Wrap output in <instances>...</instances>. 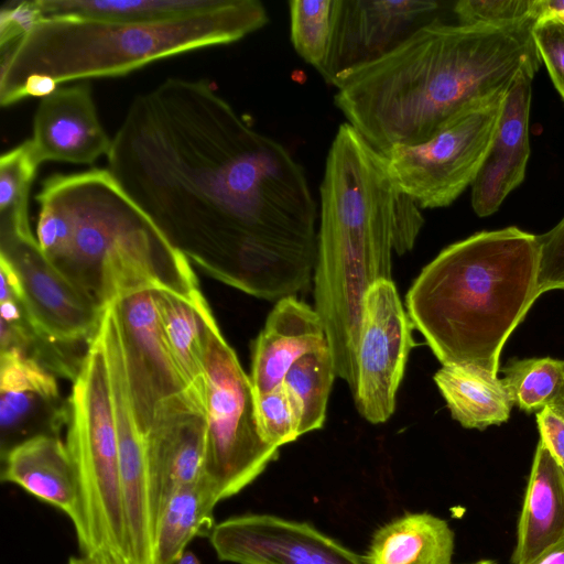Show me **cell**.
<instances>
[{
    "instance_id": "cell-26",
    "label": "cell",
    "mask_w": 564,
    "mask_h": 564,
    "mask_svg": "<svg viewBox=\"0 0 564 564\" xmlns=\"http://www.w3.org/2000/svg\"><path fill=\"white\" fill-rule=\"evenodd\" d=\"M454 532L431 513H406L379 528L366 564H452Z\"/></svg>"
},
{
    "instance_id": "cell-9",
    "label": "cell",
    "mask_w": 564,
    "mask_h": 564,
    "mask_svg": "<svg viewBox=\"0 0 564 564\" xmlns=\"http://www.w3.org/2000/svg\"><path fill=\"white\" fill-rule=\"evenodd\" d=\"M506 94L466 110L425 142L393 147L386 159L399 189L421 209L454 203L485 161Z\"/></svg>"
},
{
    "instance_id": "cell-35",
    "label": "cell",
    "mask_w": 564,
    "mask_h": 564,
    "mask_svg": "<svg viewBox=\"0 0 564 564\" xmlns=\"http://www.w3.org/2000/svg\"><path fill=\"white\" fill-rule=\"evenodd\" d=\"M533 37L541 61L564 101V23L553 17L540 18Z\"/></svg>"
},
{
    "instance_id": "cell-21",
    "label": "cell",
    "mask_w": 564,
    "mask_h": 564,
    "mask_svg": "<svg viewBox=\"0 0 564 564\" xmlns=\"http://www.w3.org/2000/svg\"><path fill=\"white\" fill-rule=\"evenodd\" d=\"M2 482H11L64 512L74 528L80 519L78 480L68 448L59 436L42 435L1 455Z\"/></svg>"
},
{
    "instance_id": "cell-22",
    "label": "cell",
    "mask_w": 564,
    "mask_h": 564,
    "mask_svg": "<svg viewBox=\"0 0 564 564\" xmlns=\"http://www.w3.org/2000/svg\"><path fill=\"white\" fill-rule=\"evenodd\" d=\"M564 540V469L538 442L518 521L512 564H530Z\"/></svg>"
},
{
    "instance_id": "cell-29",
    "label": "cell",
    "mask_w": 564,
    "mask_h": 564,
    "mask_svg": "<svg viewBox=\"0 0 564 564\" xmlns=\"http://www.w3.org/2000/svg\"><path fill=\"white\" fill-rule=\"evenodd\" d=\"M329 346L299 359L286 372L282 384L299 425V435L323 427L334 379Z\"/></svg>"
},
{
    "instance_id": "cell-46",
    "label": "cell",
    "mask_w": 564,
    "mask_h": 564,
    "mask_svg": "<svg viewBox=\"0 0 564 564\" xmlns=\"http://www.w3.org/2000/svg\"><path fill=\"white\" fill-rule=\"evenodd\" d=\"M564 469V468H563Z\"/></svg>"
},
{
    "instance_id": "cell-16",
    "label": "cell",
    "mask_w": 564,
    "mask_h": 564,
    "mask_svg": "<svg viewBox=\"0 0 564 564\" xmlns=\"http://www.w3.org/2000/svg\"><path fill=\"white\" fill-rule=\"evenodd\" d=\"M205 402L186 393L162 405L144 436L154 525L172 495L204 477Z\"/></svg>"
},
{
    "instance_id": "cell-40",
    "label": "cell",
    "mask_w": 564,
    "mask_h": 564,
    "mask_svg": "<svg viewBox=\"0 0 564 564\" xmlns=\"http://www.w3.org/2000/svg\"><path fill=\"white\" fill-rule=\"evenodd\" d=\"M530 564H564V540L544 552Z\"/></svg>"
},
{
    "instance_id": "cell-39",
    "label": "cell",
    "mask_w": 564,
    "mask_h": 564,
    "mask_svg": "<svg viewBox=\"0 0 564 564\" xmlns=\"http://www.w3.org/2000/svg\"><path fill=\"white\" fill-rule=\"evenodd\" d=\"M539 19L553 17L564 23V0H538Z\"/></svg>"
},
{
    "instance_id": "cell-44",
    "label": "cell",
    "mask_w": 564,
    "mask_h": 564,
    "mask_svg": "<svg viewBox=\"0 0 564 564\" xmlns=\"http://www.w3.org/2000/svg\"><path fill=\"white\" fill-rule=\"evenodd\" d=\"M485 564H497V563L491 560H485Z\"/></svg>"
},
{
    "instance_id": "cell-7",
    "label": "cell",
    "mask_w": 564,
    "mask_h": 564,
    "mask_svg": "<svg viewBox=\"0 0 564 564\" xmlns=\"http://www.w3.org/2000/svg\"><path fill=\"white\" fill-rule=\"evenodd\" d=\"M68 402L66 446L79 488L80 519L75 528L79 549L99 564H128L113 401L98 332Z\"/></svg>"
},
{
    "instance_id": "cell-28",
    "label": "cell",
    "mask_w": 564,
    "mask_h": 564,
    "mask_svg": "<svg viewBox=\"0 0 564 564\" xmlns=\"http://www.w3.org/2000/svg\"><path fill=\"white\" fill-rule=\"evenodd\" d=\"M224 0H36L44 17L75 15L117 22H159L209 11Z\"/></svg>"
},
{
    "instance_id": "cell-45",
    "label": "cell",
    "mask_w": 564,
    "mask_h": 564,
    "mask_svg": "<svg viewBox=\"0 0 564 564\" xmlns=\"http://www.w3.org/2000/svg\"><path fill=\"white\" fill-rule=\"evenodd\" d=\"M469 564H485V560L478 561V562H475V563H469Z\"/></svg>"
},
{
    "instance_id": "cell-15",
    "label": "cell",
    "mask_w": 564,
    "mask_h": 564,
    "mask_svg": "<svg viewBox=\"0 0 564 564\" xmlns=\"http://www.w3.org/2000/svg\"><path fill=\"white\" fill-rule=\"evenodd\" d=\"M118 438L120 484L126 519L127 563L155 564V533L144 436L133 412L126 361L119 339L104 345Z\"/></svg>"
},
{
    "instance_id": "cell-27",
    "label": "cell",
    "mask_w": 564,
    "mask_h": 564,
    "mask_svg": "<svg viewBox=\"0 0 564 564\" xmlns=\"http://www.w3.org/2000/svg\"><path fill=\"white\" fill-rule=\"evenodd\" d=\"M217 503L204 477L176 490L156 523L155 564H175L194 538H208L216 525L214 508Z\"/></svg>"
},
{
    "instance_id": "cell-42",
    "label": "cell",
    "mask_w": 564,
    "mask_h": 564,
    "mask_svg": "<svg viewBox=\"0 0 564 564\" xmlns=\"http://www.w3.org/2000/svg\"><path fill=\"white\" fill-rule=\"evenodd\" d=\"M175 564H202L199 558L192 551H185Z\"/></svg>"
},
{
    "instance_id": "cell-20",
    "label": "cell",
    "mask_w": 564,
    "mask_h": 564,
    "mask_svg": "<svg viewBox=\"0 0 564 564\" xmlns=\"http://www.w3.org/2000/svg\"><path fill=\"white\" fill-rule=\"evenodd\" d=\"M325 346V327L314 307L295 296L276 301L252 345L249 377L254 394L273 390L299 359Z\"/></svg>"
},
{
    "instance_id": "cell-6",
    "label": "cell",
    "mask_w": 564,
    "mask_h": 564,
    "mask_svg": "<svg viewBox=\"0 0 564 564\" xmlns=\"http://www.w3.org/2000/svg\"><path fill=\"white\" fill-rule=\"evenodd\" d=\"M268 21L258 0H224L209 11L159 22L43 17L1 48L0 104H15L31 75L48 76L57 85L122 76L162 58L234 43Z\"/></svg>"
},
{
    "instance_id": "cell-38",
    "label": "cell",
    "mask_w": 564,
    "mask_h": 564,
    "mask_svg": "<svg viewBox=\"0 0 564 564\" xmlns=\"http://www.w3.org/2000/svg\"><path fill=\"white\" fill-rule=\"evenodd\" d=\"M57 86L56 82L48 76L31 75L19 90L15 101L18 102L29 97L45 98L53 94L58 88Z\"/></svg>"
},
{
    "instance_id": "cell-8",
    "label": "cell",
    "mask_w": 564,
    "mask_h": 564,
    "mask_svg": "<svg viewBox=\"0 0 564 564\" xmlns=\"http://www.w3.org/2000/svg\"><path fill=\"white\" fill-rule=\"evenodd\" d=\"M206 438L204 479L219 501L251 484L279 456L261 437L256 394L217 323L204 355Z\"/></svg>"
},
{
    "instance_id": "cell-23",
    "label": "cell",
    "mask_w": 564,
    "mask_h": 564,
    "mask_svg": "<svg viewBox=\"0 0 564 564\" xmlns=\"http://www.w3.org/2000/svg\"><path fill=\"white\" fill-rule=\"evenodd\" d=\"M0 312L1 351H17L55 377L76 380L88 347L62 341L42 328L30 314L19 280L12 274H1Z\"/></svg>"
},
{
    "instance_id": "cell-18",
    "label": "cell",
    "mask_w": 564,
    "mask_h": 564,
    "mask_svg": "<svg viewBox=\"0 0 564 564\" xmlns=\"http://www.w3.org/2000/svg\"><path fill=\"white\" fill-rule=\"evenodd\" d=\"M30 140L40 164H93L108 156L112 139L99 120L88 80L57 88L41 99Z\"/></svg>"
},
{
    "instance_id": "cell-43",
    "label": "cell",
    "mask_w": 564,
    "mask_h": 564,
    "mask_svg": "<svg viewBox=\"0 0 564 564\" xmlns=\"http://www.w3.org/2000/svg\"><path fill=\"white\" fill-rule=\"evenodd\" d=\"M66 564H99V563L94 561L93 558L82 554L79 556H70L67 560Z\"/></svg>"
},
{
    "instance_id": "cell-3",
    "label": "cell",
    "mask_w": 564,
    "mask_h": 564,
    "mask_svg": "<svg viewBox=\"0 0 564 564\" xmlns=\"http://www.w3.org/2000/svg\"><path fill=\"white\" fill-rule=\"evenodd\" d=\"M314 308L321 316L336 377L357 382L362 302L390 279L402 192L376 151L349 123L330 144L319 186Z\"/></svg>"
},
{
    "instance_id": "cell-32",
    "label": "cell",
    "mask_w": 564,
    "mask_h": 564,
    "mask_svg": "<svg viewBox=\"0 0 564 564\" xmlns=\"http://www.w3.org/2000/svg\"><path fill=\"white\" fill-rule=\"evenodd\" d=\"M334 0L289 2L291 42L296 53L316 69L323 64L330 41Z\"/></svg>"
},
{
    "instance_id": "cell-12",
    "label": "cell",
    "mask_w": 564,
    "mask_h": 564,
    "mask_svg": "<svg viewBox=\"0 0 564 564\" xmlns=\"http://www.w3.org/2000/svg\"><path fill=\"white\" fill-rule=\"evenodd\" d=\"M155 289L149 285L124 292L110 304L122 344L133 412L143 436L162 405L191 392L166 347Z\"/></svg>"
},
{
    "instance_id": "cell-30",
    "label": "cell",
    "mask_w": 564,
    "mask_h": 564,
    "mask_svg": "<svg viewBox=\"0 0 564 564\" xmlns=\"http://www.w3.org/2000/svg\"><path fill=\"white\" fill-rule=\"evenodd\" d=\"M40 162L31 140L0 158V232L32 234L29 196Z\"/></svg>"
},
{
    "instance_id": "cell-5",
    "label": "cell",
    "mask_w": 564,
    "mask_h": 564,
    "mask_svg": "<svg viewBox=\"0 0 564 564\" xmlns=\"http://www.w3.org/2000/svg\"><path fill=\"white\" fill-rule=\"evenodd\" d=\"M539 235L516 226L444 248L413 281L406 312L442 365L495 376L506 341L539 295Z\"/></svg>"
},
{
    "instance_id": "cell-4",
    "label": "cell",
    "mask_w": 564,
    "mask_h": 564,
    "mask_svg": "<svg viewBox=\"0 0 564 564\" xmlns=\"http://www.w3.org/2000/svg\"><path fill=\"white\" fill-rule=\"evenodd\" d=\"M35 198L41 250L102 310L142 286L199 290L187 258L108 169L53 174Z\"/></svg>"
},
{
    "instance_id": "cell-33",
    "label": "cell",
    "mask_w": 564,
    "mask_h": 564,
    "mask_svg": "<svg viewBox=\"0 0 564 564\" xmlns=\"http://www.w3.org/2000/svg\"><path fill=\"white\" fill-rule=\"evenodd\" d=\"M256 409L261 437L269 445L279 448L300 437L299 425L282 383L256 395Z\"/></svg>"
},
{
    "instance_id": "cell-36",
    "label": "cell",
    "mask_w": 564,
    "mask_h": 564,
    "mask_svg": "<svg viewBox=\"0 0 564 564\" xmlns=\"http://www.w3.org/2000/svg\"><path fill=\"white\" fill-rule=\"evenodd\" d=\"M43 17L36 0L6 3L0 11V48L29 33Z\"/></svg>"
},
{
    "instance_id": "cell-37",
    "label": "cell",
    "mask_w": 564,
    "mask_h": 564,
    "mask_svg": "<svg viewBox=\"0 0 564 564\" xmlns=\"http://www.w3.org/2000/svg\"><path fill=\"white\" fill-rule=\"evenodd\" d=\"M535 415L540 440L564 468V417L550 406L544 408Z\"/></svg>"
},
{
    "instance_id": "cell-25",
    "label": "cell",
    "mask_w": 564,
    "mask_h": 564,
    "mask_svg": "<svg viewBox=\"0 0 564 564\" xmlns=\"http://www.w3.org/2000/svg\"><path fill=\"white\" fill-rule=\"evenodd\" d=\"M434 382L453 420L465 429L484 431L506 423L513 408L502 381L473 365H442Z\"/></svg>"
},
{
    "instance_id": "cell-19",
    "label": "cell",
    "mask_w": 564,
    "mask_h": 564,
    "mask_svg": "<svg viewBox=\"0 0 564 564\" xmlns=\"http://www.w3.org/2000/svg\"><path fill=\"white\" fill-rule=\"evenodd\" d=\"M69 420V402L56 377L33 362H18L0 376V455L42 435L59 436Z\"/></svg>"
},
{
    "instance_id": "cell-14",
    "label": "cell",
    "mask_w": 564,
    "mask_h": 564,
    "mask_svg": "<svg viewBox=\"0 0 564 564\" xmlns=\"http://www.w3.org/2000/svg\"><path fill=\"white\" fill-rule=\"evenodd\" d=\"M208 538L217 557L235 564H366L310 523L271 514L230 517Z\"/></svg>"
},
{
    "instance_id": "cell-41",
    "label": "cell",
    "mask_w": 564,
    "mask_h": 564,
    "mask_svg": "<svg viewBox=\"0 0 564 564\" xmlns=\"http://www.w3.org/2000/svg\"><path fill=\"white\" fill-rule=\"evenodd\" d=\"M547 406H550L555 413L564 417V386L560 391L558 395Z\"/></svg>"
},
{
    "instance_id": "cell-2",
    "label": "cell",
    "mask_w": 564,
    "mask_h": 564,
    "mask_svg": "<svg viewBox=\"0 0 564 564\" xmlns=\"http://www.w3.org/2000/svg\"><path fill=\"white\" fill-rule=\"evenodd\" d=\"M538 19L506 25L436 20L335 87L336 107L376 151L427 141L471 107L505 95L520 70L540 68Z\"/></svg>"
},
{
    "instance_id": "cell-11",
    "label": "cell",
    "mask_w": 564,
    "mask_h": 564,
    "mask_svg": "<svg viewBox=\"0 0 564 564\" xmlns=\"http://www.w3.org/2000/svg\"><path fill=\"white\" fill-rule=\"evenodd\" d=\"M442 3L434 0H334L328 51L317 70L336 86L442 19Z\"/></svg>"
},
{
    "instance_id": "cell-24",
    "label": "cell",
    "mask_w": 564,
    "mask_h": 564,
    "mask_svg": "<svg viewBox=\"0 0 564 564\" xmlns=\"http://www.w3.org/2000/svg\"><path fill=\"white\" fill-rule=\"evenodd\" d=\"M161 330L172 359L191 392L205 402L204 355L209 327L216 323L199 290L180 293L156 288Z\"/></svg>"
},
{
    "instance_id": "cell-31",
    "label": "cell",
    "mask_w": 564,
    "mask_h": 564,
    "mask_svg": "<svg viewBox=\"0 0 564 564\" xmlns=\"http://www.w3.org/2000/svg\"><path fill=\"white\" fill-rule=\"evenodd\" d=\"M500 371L513 406L527 414H536L550 405L564 386L563 359L512 358Z\"/></svg>"
},
{
    "instance_id": "cell-13",
    "label": "cell",
    "mask_w": 564,
    "mask_h": 564,
    "mask_svg": "<svg viewBox=\"0 0 564 564\" xmlns=\"http://www.w3.org/2000/svg\"><path fill=\"white\" fill-rule=\"evenodd\" d=\"M0 260L17 274L34 321L55 338L89 345L104 310L41 250L34 234L0 232Z\"/></svg>"
},
{
    "instance_id": "cell-1",
    "label": "cell",
    "mask_w": 564,
    "mask_h": 564,
    "mask_svg": "<svg viewBox=\"0 0 564 564\" xmlns=\"http://www.w3.org/2000/svg\"><path fill=\"white\" fill-rule=\"evenodd\" d=\"M108 170L167 239L216 279L279 301L311 285L316 204L303 167L206 79L137 96Z\"/></svg>"
},
{
    "instance_id": "cell-10",
    "label": "cell",
    "mask_w": 564,
    "mask_h": 564,
    "mask_svg": "<svg viewBox=\"0 0 564 564\" xmlns=\"http://www.w3.org/2000/svg\"><path fill=\"white\" fill-rule=\"evenodd\" d=\"M413 324L392 279L375 282L362 302L357 382L352 393L359 414L372 424L387 422L411 349Z\"/></svg>"
},
{
    "instance_id": "cell-17",
    "label": "cell",
    "mask_w": 564,
    "mask_h": 564,
    "mask_svg": "<svg viewBox=\"0 0 564 564\" xmlns=\"http://www.w3.org/2000/svg\"><path fill=\"white\" fill-rule=\"evenodd\" d=\"M539 69L522 68L505 96L491 144L471 184V207L479 217L495 214L525 177L530 158L531 85Z\"/></svg>"
},
{
    "instance_id": "cell-34",
    "label": "cell",
    "mask_w": 564,
    "mask_h": 564,
    "mask_svg": "<svg viewBox=\"0 0 564 564\" xmlns=\"http://www.w3.org/2000/svg\"><path fill=\"white\" fill-rule=\"evenodd\" d=\"M453 12L460 24L506 25L539 20L538 0H460Z\"/></svg>"
}]
</instances>
